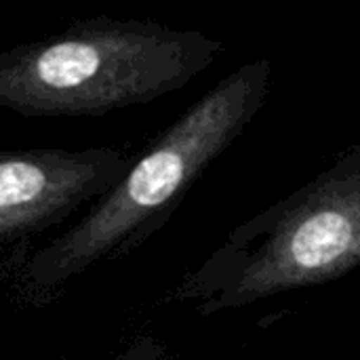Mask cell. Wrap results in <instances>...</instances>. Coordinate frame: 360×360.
<instances>
[{
    "label": "cell",
    "instance_id": "cell-4",
    "mask_svg": "<svg viewBox=\"0 0 360 360\" xmlns=\"http://www.w3.org/2000/svg\"><path fill=\"white\" fill-rule=\"evenodd\" d=\"M360 262V181L333 184L283 224L238 291L264 295L340 274Z\"/></svg>",
    "mask_w": 360,
    "mask_h": 360
},
{
    "label": "cell",
    "instance_id": "cell-3",
    "mask_svg": "<svg viewBox=\"0 0 360 360\" xmlns=\"http://www.w3.org/2000/svg\"><path fill=\"white\" fill-rule=\"evenodd\" d=\"M131 169L116 148L0 150V243L46 232L103 198Z\"/></svg>",
    "mask_w": 360,
    "mask_h": 360
},
{
    "label": "cell",
    "instance_id": "cell-1",
    "mask_svg": "<svg viewBox=\"0 0 360 360\" xmlns=\"http://www.w3.org/2000/svg\"><path fill=\"white\" fill-rule=\"evenodd\" d=\"M213 57L198 34L93 17L0 53V110L101 118L184 86Z\"/></svg>",
    "mask_w": 360,
    "mask_h": 360
},
{
    "label": "cell",
    "instance_id": "cell-2",
    "mask_svg": "<svg viewBox=\"0 0 360 360\" xmlns=\"http://www.w3.org/2000/svg\"><path fill=\"white\" fill-rule=\"evenodd\" d=\"M266 78L268 65L253 63L205 95L82 219L32 253L25 281L36 289H55L131 251L262 103Z\"/></svg>",
    "mask_w": 360,
    "mask_h": 360
}]
</instances>
